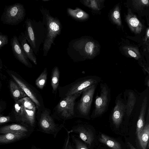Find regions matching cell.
I'll return each mask as SVG.
<instances>
[{
	"mask_svg": "<svg viewBox=\"0 0 149 149\" xmlns=\"http://www.w3.org/2000/svg\"><path fill=\"white\" fill-rule=\"evenodd\" d=\"M99 50L98 44L86 36L71 40L67 49L68 54L74 62L92 59L97 55Z\"/></svg>",
	"mask_w": 149,
	"mask_h": 149,
	"instance_id": "cell-1",
	"label": "cell"
},
{
	"mask_svg": "<svg viewBox=\"0 0 149 149\" xmlns=\"http://www.w3.org/2000/svg\"><path fill=\"white\" fill-rule=\"evenodd\" d=\"M24 35L28 43L37 54L40 47L43 43L46 33V29L42 22L27 18L25 21Z\"/></svg>",
	"mask_w": 149,
	"mask_h": 149,
	"instance_id": "cell-2",
	"label": "cell"
},
{
	"mask_svg": "<svg viewBox=\"0 0 149 149\" xmlns=\"http://www.w3.org/2000/svg\"><path fill=\"white\" fill-rule=\"evenodd\" d=\"M42 15V22L46 29V33L43 43V56H47L52 45L61 33L62 26L59 20L52 16L49 10L42 8L40 9Z\"/></svg>",
	"mask_w": 149,
	"mask_h": 149,
	"instance_id": "cell-3",
	"label": "cell"
},
{
	"mask_svg": "<svg viewBox=\"0 0 149 149\" xmlns=\"http://www.w3.org/2000/svg\"><path fill=\"white\" fill-rule=\"evenodd\" d=\"M14 113L16 120L26 125L34 127L35 124L36 106L28 97L15 101Z\"/></svg>",
	"mask_w": 149,
	"mask_h": 149,
	"instance_id": "cell-4",
	"label": "cell"
},
{
	"mask_svg": "<svg viewBox=\"0 0 149 149\" xmlns=\"http://www.w3.org/2000/svg\"><path fill=\"white\" fill-rule=\"evenodd\" d=\"M100 77L96 76H88L80 78L63 86L58 87L59 97L62 98L80 92L85 89L100 81Z\"/></svg>",
	"mask_w": 149,
	"mask_h": 149,
	"instance_id": "cell-5",
	"label": "cell"
},
{
	"mask_svg": "<svg viewBox=\"0 0 149 149\" xmlns=\"http://www.w3.org/2000/svg\"><path fill=\"white\" fill-rule=\"evenodd\" d=\"M82 91L61 98L54 109V114L64 119L73 118L75 115L74 107L76 100L81 95Z\"/></svg>",
	"mask_w": 149,
	"mask_h": 149,
	"instance_id": "cell-6",
	"label": "cell"
},
{
	"mask_svg": "<svg viewBox=\"0 0 149 149\" xmlns=\"http://www.w3.org/2000/svg\"><path fill=\"white\" fill-rule=\"evenodd\" d=\"M110 97V88L106 83H101L94 101V108L91 116L92 118L100 116L105 113L108 108Z\"/></svg>",
	"mask_w": 149,
	"mask_h": 149,
	"instance_id": "cell-7",
	"label": "cell"
},
{
	"mask_svg": "<svg viewBox=\"0 0 149 149\" xmlns=\"http://www.w3.org/2000/svg\"><path fill=\"white\" fill-rule=\"evenodd\" d=\"M25 10L21 4L17 3L7 6L1 17V20L5 24L12 25L18 24L24 19Z\"/></svg>",
	"mask_w": 149,
	"mask_h": 149,
	"instance_id": "cell-8",
	"label": "cell"
},
{
	"mask_svg": "<svg viewBox=\"0 0 149 149\" xmlns=\"http://www.w3.org/2000/svg\"><path fill=\"white\" fill-rule=\"evenodd\" d=\"M98 84L90 86L83 91L77 106V112L79 115L88 118L90 113L93 96Z\"/></svg>",
	"mask_w": 149,
	"mask_h": 149,
	"instance_id": "cell-9",
	"label": "cell"
},
{
	"mask_svg": "<svg viewBox=\"0 0 149 149\" xmlns=\"http://www.w3.org/2000/svg\"><path fill=\"white\" fill-rule=\"evenodd\" d=\"M37 113L39 125L43 131L53 134L57 132V125L55 123L49 109L44 107L37 109Z\"/></svg>",
	"mask_w": 149,
	"mask_h": 149,
	"instance_id": "cell-10",
	"label": "cell"
},
{
	"mask_svg": "<svg viewBox=\"0 0 149 149\" xmlns=\"http://www.w3.org/2000/svg\"><path fill=\"white\" fill-rule=\"evenodd\" d=\"M11 75L27 96L35 104L37 109H42L45 107L43 99L38 90L36 89H32L14 75L11 74Z\"/></svg>",
	"mask_w": 149,
	"mask_h": 149,
	"instance_id": "cell-11",
	"label": "cell"
},
{
	"mask_svg": "<svg viewBox=\"0 0 149 149\" xmlns=\"http://www.w3.org/2000/svg\"><path fill=\"white\" fill-rule=\"evenodd\" d=\"M121 93L116 97L115 105L112 111L111 119L113 124L118 127L121 123L125 113V102L121 97Z\"/></svg>",
	"mask_w": 149,
	"mask_h": 149,
	"instance_id": "cell-12",
	"label": "cell"
},
{
	"mask_svg": "<svg viewBox=\"0 0 149 149\" xmlns=\"http://www.w3.org/2000/svg\"><path fill=\"white\" fill-rule=\"evenodd\" d=\"M11 45L14 54L18 60L26 66L32 68V65L25 54L18 39L15 36L12 39Z\"/></svg>",
	"mask_w": 149,
	"mask_h": 149,
	"instance_id": "cell-13",
	"label": "cell"
},
{
	"mask_svg": "<svg viewBox=\"0 0 149 149\" xmlns=\"http://www.w3.org/2000/svg\"><path fill=\"white\" fill-rule=\"evenodd\" d=\"M72 131L77 133L83 141L91 146L94 139V136L90 129L82 125H79L74 127Z\"/></svg>",
	"mask_w": 149,
	"mask_h": 149,
	"instance_id": "cell-14",
	"label": "cell"
},
{
	"mask_svg": "<svg viewBox=\"0 0 149 149\" xmlns=\"http://www.w3.org/2000/svg\"><path fill=\"white\" fill-rule=\"evenodd\" d=\"M126 20L131 30L135 34L140 33L143 29V26L136 16L131 10H128Z\"/></svg>",
	"mask_w": 149,
	"mask_h": 149,
	"instance_id": "cell-15",
	"label": "cell"
},
{
	"mask_svg": "<svg viewBox=\"0 0 149 149\" xmlns=\"http://www.w3.org/2000/svg\"><path fill=\"white\" fill-rule=\"evenodd\" d=\"M22 48L27 58L35 65H37L36 57L32 48L25 39L24 33H22L18 38Z\"/></svg>",
	"mask_w": 149,
	"mask_h": 149,
	"instance_id": "cell-16",
	"label": "cell"
},
{
	"mask_svg": "<svg viewBox=\"0 0 149 149\" xmlns=\"http://www.w3.org/2000/svg\"><path fill=\"white\" fill-rule=\"evenodd\" d=\"M148 102V98L145 96L142 103L140 114L137 121L136 133L137 136L141 132L145 125V117Z\"/></svg>",
	"mask_w": 149,
	"mask_h": 149,
	"instance_id": "cell-17",
	"label": "cell"
},
{
	"mask_svg": "<svg viewBox=\"0 0 149 149\" xmlns=\"http://www.w3.org/2000/svg\"><path fill=\"white\" fill-rule=\"evenodd\" d=\"M149 108H148L146 122L140 133L137 136L140 145L143 149H146L149 136Z\"/></svg>",
	"mask_w": 149,
	"mask_h": 149,
	"instance_id": "cell-18",
	"label": "cell"
},
{
	"mask_svg": "<svg viewBox=\"0 0 149 149\" xmlns=\"http://www.w3.org/2000/svg\"><path fill=\"white\" fill-rule=\"evenodd\" d=\"M28 131L25 127L18 124H12L0 128V133H21L26 134Z\"/></svg>",
	"mask_w": 149,
	"mask_h": 149,
	"instance_id": "cell-19",
	"label": "cell"
},
{
	"mask_svg": "<svg viewBox=\"0 0 149 149\" xmlns=\"http://www.w3.org/2000/svg\"><path fill=\"white\" fill-rule=\"evenodd\" d=\"M67 12L68 14L74 19L78 21H83L88 19L89 15L81 9L77 7L73 9L68 8Z\"/></svg>",
	"mask_w": 149,
	"mask_h": 149,
	"instance_id": "cell-20",
	"label": "cell"
},
{
	"mask_svg": "<svg viewBox=\"0 0 149 149\" xmlns=\"http://www.w3.org/2000/svg\"><path fill=\"white\" fill-rule=\"evenodd\" d=\"M10 88L12 94L15 101L27 97L19 86L13 81H11L10 82Z\"/></svg>",
	"mask_w": 149,
	"mask_h": 149,
	"instance_id": "cell-21",
	"label": "cell"
},
{
	"mask_svg": "<svg viewBox=\"0 0 149 149\" xmlns=\"http://www.w3.org/2000/svg\"><path fill=\"white\" fill-rule=\"evenodd\" d=\"M26 134L6 133L0 134V143H7L20 139L25 136Z\"/></svg>",
	"mask_w": 149,
	"mask_h": 149,
	"instance_id": "cell-22",
	"label": "cell"
},
{
	"mask_svg": "<svg viewBox=\"0 0 149 149\" xmlns=\"http://www.w3.org/2000/svg\"><path fill=\"white\" fill-rule=\"evenodd\" d=\"M136 97L135 94L132 91L128 92L127 101L125 102V113L127 116L131 114L135 104Z\"/></svg>",
	"mask_w": 149,
	"mask_h": 149,
	"instance_id": "cell-23",
	"label": "cell"
},
{
	"mask_svg": "<svg viewBox=\"0 0 149 149\" xmlns=\"http://www.w3.org/2000/svg\"><path fill=\"white\" fill-rule=\"evenodd\" d=\"M100 141L112 149H121L120 144L110 137L102 134L99 139Z\"/></svg>",
	"mask_w": 149,
	"mask_h": 149,
	"instance_id": "cell-24",
	"label": "cell"
},
{
	"mask_svg": "<svg viewBox=\"0 0 149 149\" xmlns=\"http://www.w3.org/2000/svg\"><path fill=\"white\" fill-rule=\"evenodd\" d=\"M60 72L57 66L54 67L52 70L51 76V85L52 92L55 93L58 89L60 79Z\"/></svg>",
	"mask_w": 149,
	"mask_h": 149,
	"instance_id": "cell-25",
	"label": "cell"
},
{
	"mask_svg": "<svg viewBox=\"0 0 149 149\" xmlns=\"http://www.w3.org/2000/svg\"><path fill=\"white\" fill-rule=\"evenodd\" d=\"M123 50L127 55L136 60H138L141 57L138 49L135 47L126 46L123 47Z\"/></svg>",
	"mask_w": 149,
	"mask_h": 149,
	"instance_id": "cell-26",
	"label": "cell"
},
{
	"mask_svg": "<svg viewBox=\"0 0 149 149\" xmlns=\"http://www.w3.org/2000/svg\"><path fill=\"white\" fill-rule=\"evenodd\" d=\"M48 74L47 69L45 68L35 81V84L40 89H42L45 85Z\"/></svg>",
	"mask_w": 149,
	"mask_h": 149,
	"instance_id": "cell-27",
	"label": "cell"
},
{
	"mask_svg": "<svg viewBox=\"0 0 149 149\" xmlns=\"http://www.w3.org/2000/svg\"><path fill=\"white\" fill-rule=\"evenodd\" d=\"M111 17L112 22L118 26L121 25L122 22L119 7L117 6L112 11Z\"/></svg>",
	"mask_w": 149,
	"mask_h": 149,
	"instance_id": "cell-28",
	"label": "cell"
},
{
	"mask_svg": "<svg viewBox=\"0 0 149 149\" xmlns=\"http://www.w3.org/2000/svg\"><path fill=\"white\" fill-rule=\"evenodd\" d=\"M81 3L92 9L98 10H100V2L101 1L96 0H80Z\"/></svg>",
	"mask_w": 149,
	"mask_h": 149,
	"instance_id": "cell-29",
	"label": "cell"
},
{
	"mask_svg": "<svg viewBox=\"0 0 149 149\" xmlns=\"http://www.w3.org/2000/svg\"><path fill=\"white\" fill-rule=\"evenodd\" d=\"M132 4L135 9L140 10L142 9L145 6H149V1L148 0H133Z\"/></svg>",
	"mask_w": 149,
	"mask_h": 149,
	"instance_id": "cell-30",
	"label": "cell"
},
{
	"mask_svg": "<svg viewBox=\"0 0 149 149\" xmlns=\"http://www.w3.org/2000/svg\"><path fill=\"white\" fill-rule=\"evenodd\" d=\"M8 41V38L7 35L0 34V48L6 45Z\"/></svg>",
	"mask_w": 149,
	"mask_h": 149,
	"instance_id": "cell-31",
	"label": "cell"
},
{
	"mask_svg": "<svg viewBox=\"0 0 149 149\" xmlns=\"http://www.w3.org/2000/svg\"><path fill=\"white\" fill-rule=\"evenodd\" d=\"M76 149H88L85 144L76 139H74Z\"/></svg>",
	"mask_w": 149,
	"mask_h": 149,
	"instance_id": "cell-32",
	"label": "cell"
},
{
	"mask_svg": "<svg viewBox=\"0 0 149 149\" xmlns=\"http://www.w3.org/2000/svg\"><path fill=\"white\" fill-rule=\"evenodd\" d=\"M11 118L9 116H0V125L10 121Z\"/></svg>",
	"mask_w": 149,
	"mask_h": 149,
	"instance_id": "cell-33",
	"label": "cell"
},
{
	"mask_svg": "<svg viewBox=\"0 0 149 149\" xmlns=\"http://www.w3.org/2000/svg\"><path fill=\"white\" fill-rule=\"evenodd\" d=\"M145 84L148 87H149V75L146 77L145 79Z\"/></svg>",
	"mask_w": 149,
	"mask_h": 149,
	"instance_id": "cell-34",
	"label": "cell"
},
{
	"mask_svg": "<svg viewBox=\"0 0 149 149\" xmlns=\"http://www.w3.org/2000/svg\"><path fill=\"white\" fill-rule=\"evenodd\" d=\"M127 144L130 149H137L136 148L134 147V146L130 143L128 142L127 143Z\"/></svg>",
	"mask_w": 149,
	"mask_h": 149,
	"instance_id": "cell-35",
	"label": "cell"
},
{
	"mask_svg": "<svg viewBox=\"0 0 149 149\" xmlns=\"http://www.w3.org/2000/svg\"><path fill=\"white\" fill-rule=\"evenodd\" d=\"M149 29L148 28L147 30L146 33V36L145 38V40L146 41L147 39L149 38Z\"/></svg>",
	"mask_w": 149,
	"mask_h": 149,
	"instance_id": "cell-36",
	"label": "cell"
},
{
	"mask_svg": "<svg viewBox=\"0 0 149 149\" xmlns=\"http://www.w3.org/2000/svg\"><path fill=\"white\" fill-rule=\"evenodd\" d=\"M71 147V146L70 145L68 146H66L65 149H73Z\"/></svg>",
	"mask_w": 149,
	"mask_h": 149,
	"instance_id": "cell-37",
	"label": "cell"
},
{
	"mask_svg": "<svg viewBox=\"0 0 149 149\" xmlns=\"http://www.w3.org/2000/svg\"><path fill=\"white\" fill-rule=\"evenodd\" d=\"M2 109V107L1 106V105H0V113Z\"/></svg>",
	"mask_w": 149,
	"mask_h": 149,
	"instance_id": "cell-38",
	"label": "cell"
},
{
	"mask_svg": "<svg viewBox=\"0 0 149 149\" xmlns=\"http://www.w3.org/2000/svg\"></svg>",
	"mask_w": 149,
	"mask_h": 149,
	"instance_id": "cell-39",
	"label": "cell"
}]
</instances>
